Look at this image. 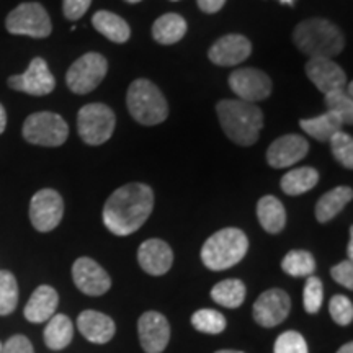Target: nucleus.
<instances>
[{
    "label": "nucleus",
    "mask_w": 353,
    "mask_h": 353,
    "mask_svg": "<svg viewBox=\"0 0 353 353\" xmlns=\"http://www.w3.org/2000/svg\"><path fill=\"white\" fill-rule=\"evenodd\" d=\"M198 7L205 13H216L224 7L226 0H196Z\"/></svg>",
    "instance_id": "41"
},
{
    "label": "nucleus",
    "mask_w": 353,
    "mask_h": 353,
    "mask_svg": "<svg viewBox=\"0 0 353 353\" xmlns=\"http://www.w3.org/2000/svg\"><path fill=\"white\" fill-rule=\"evenodd\" d=\"M6 28L8 33L30 38H48L52 32L50 15L38 2H25L13 8L6 20Z\"/></svg>",
    "instance_id": "8"
},
{
    "label": "nucleus",
    "mask_w": 353,
    "mask_h": 353,
    "mask_svg": "<svg viewBox=\"0 0 353 353\" xmlns=\"http://www.w3.org/2000/svg\"><path fill=\"white\" fill-rule=\"evenodd\" d=\"M330 149H332L334 157L337 159L341 164L345 167V169L352 170L353 169V139L350 134L347 132L339 131L337 134H334L332 138L329 139Z\"/></svg>",
    "instance_id": "34"
},
{
    "label": "nucleus",
    "mask_w": 353,
    "mask_h": 353,
    "mask_svg": "<svg viewBox=\"0 0 353 353\" xmlns=\"http://www.w3.org/2000/svg\"><path fill=\"white\" fill-rule=\"evenodd\" d=\"M128 3H138V2H141V0H126Z\"/></svg>",
    "instance_id": "47"
},
{
    "label": "nucleus",
    "mask_w": 353,
    "mask_h": 353,
    "mask_svg": "<svg viewBox=\"0 0 353 353\" xmlns=\"http://www.w3.org/2000/svg\"><path fill=\"white\" fill-rule=\"evenodd\" d=\"M77 329L88 342L99 343V345L108 343L117 332V325L112 317L94 309H87L79 314Z\"/></svg>",
    "instance_id": "20"
},
{
    "label": "nucleus",
    "mask_w": 353,
    "mask_h": 353,
    "mask_svg": "<svg viewBox=\"0 0 353 353\" xmlns=\"http://www.w3.org/2000/svg\"><path fill=\"white\" fill-rule=\"evenodd\" d=\"M92 0H63V12L64 17L70 21H76L85 15V12L90 7Z\"/></svg>",
    "instance_id": "40"
},
{
    "label": "nucleus",
    "mask_w": 353,
    "mask_h": 353,
    "mask_svg": "<svg viewBox=\"0 0 353 353\" xmlns=\"http://www.w3.org/2000/svg\"><path fill=\"white\" fill-rule=\"evenodd\" d=\"M172 2H176V0H172Z\"/></svg>",
    "instance_id": "49"
},
{
    "label": "nucleus",
    "mask_w": 353,
    "mask_h": 353,
    "mask_svg": "<svg viewBox=\"0 0 353 353\" xmlns=\"http://www.w3.org/2000/svg\"><path fill=\"white\" fill-rule=\"evenodd\" d=\"M306 76L316 88L324 95L334 90H341L347 85V76L343 69L332 59H309L306 64Z\"/></svg>",
    "instance_id": "17"
},
{
    "label": "nucleus",
    "mask_w": 353,
    "mask_h": 353,
    "mask_svg": "<svg viewBox=\"0 0 353 353\" xmlns=\"http://www.w3.org/2000/svg\"><path fill=\"white\" fill-rule=\"evenodd\" d=\"M319 182V172L314 167H299L293 169L281 179V190L290 196L303 195L312 190Z\"/></svg>",
    "instance_id": "28"
},
{
    "label": "nucleus",
    "mask_w": 353,
    "mask_h": 353,
    "mask_svg": "<svg viewBox=\"0 0 353 353\" xmlns=\"http://www.w3.org/2000/svg\"><path fill=\"white\" fill-rule=\"evenodd\" d=\"M6 128H7V113H6V108L2 107V103H0V134L6 131Z\"/></svg>",
    "instance_id": "42"
},
{
    "label": "nucleus",
    "mask_w": 353,
    "mask_h": 353,
    "mask_svg": "<svg viewBox=\"0 0 353 353\" xmlns=\"http://www.w3.org/2000/svg\"><path fill=\"white\" fill-rule=\"evenodd\" d=\"M19 304V283L12 272L0 270V316H10Z\"/></svg>",
    "instance_id": "31"
},
{
    "label": "nucleus",
    "mask_w": 353,
    "mask_h": 353,
    "mask_svg": "<svg viewBox=\"0 0 353 353\" xmlns=\"http://www.w3.org/2000/svg\"><path fill=\"white\" fill-rule=\"evenodd\" d=\"M0 353H34L33 343L25 335H12L6 343H2Z\"/></svg>",
    "instance_id": "39"
},
{
    "label": "nucleus",
    "mask_w": 353,
    "mask_h": 353,
    "mask_svg": "<svg viewBox=\"0 0 353 353\" xmlns=\"http://www.w3.org/2000/svg\"><path fill=\"white\" fill-rule=\"evenodd\" d=\"M299 126H301V130L306 132L307 136L321 141V143H325V141H329L334 134H337L339 131H342V128L345 125H343L337 114L325 112L316 118L301 120L299 121Z\"/></svg>",
    "instance_id": "27"
},
{
    "label": "nucleus",
    "mask_w": 353,
    "mask_h": 353,
    "mask_svg": "<svg viewBox=\"0 0 353 353\" xmlns=\"http://www.w3.org/2000/svg\"><path fill=\"white\" fill-rule=\"evenodd\" d=\"M250 52H252V43L244 34L231 33L219 38L210 48L208 57L213 64L229 68V65L241 64L242 61H245L250 56Z\"/></svg>",
    "instance_id": "18"
},
{
    "label": "nucleus",
    "mask_w": 353,
    "mask_h": 353,
    "mask_svg": "<svg viewBox=\"0 0 353 353\" xmlns=\"http://www.w3.org/2000/svg\"><path fill=\"white\" fill-rule=\"evenodd\" d=\"M229 87L239 97V100L257 103L268 99L272 94V79L263 70L254 68H242L234 70L229 76Z\"/></svg>",
    "instance_id": "11"
},
{
    "label": "nucleus",
    "mask_w": 353,
    "mask_h": 353,
    "mask_svg": "<svg viewBox=\"0 0 353 353\" xmlns=\"http://www.w3.org/2000/svg\"><path fill=\"white\" fill-rule=\"evenodd\" d=\"M211 298L219 306L236 309L242 306V303L245 301V285L241 280H236V278L223 280L213 286Z\"/></svg>",
    "instance_id": "29"
},
{
    "label": "nucleus",
    "mask_w": 353,
    "mask_h": 353,
    "mask_svg": "<svg viewBox=\"0 0 353 353\" xmlns=\"http://www.w3.org/2000/svg\"><path fill=\"white\" fill-rule=\"evenodd\" d=\"M21 132L26 143L44 145V148H57L68 139L69 126L57 113L38 112L26 118Z\"/></svg>",
    "instance_id": "6"
},
{
    "label": "nucleus",
    "mask_w": 353,
    "mask_h": 353,
    "mask_svg": "<svg viewBox=\"0 0 353 353\" xmlns=\"http://www.w3.org/2000/svg\"><path fill=\"white\" fill-rule=\"evenodd\" d=\"M307 152V139L299 134H286L273 141L267 151V162L273 169H286L303 161Z\"/></svg>",
    "instance_id": "16"
},
{
    "label": "nucleus",
    "mask_w": 353,
    "mask_h": 353,
    "mask_svg": "<svg viewBox=\"0 0 353 353\" xmlns=\"http://www.w3.org/2000/svg\"><path fill=\"white\" fill-rule=\"evenodd\" d=\"M278 2L285 3V6H293V3L296 2V0H278Z\"/></svg>",
    "instance_id": "45"
},
{
    "label": "nucleus",
    "mask_w": 353,
    "mask_h": 353,
    "mask_svg": "<svg viewBox=\"0 0 353 353\" xmlns=\"http://www.w3.org/2000/svg\"><path fill=\"white\" fill-rule=\"evenodd\" d=\"M44 343L51 350H64L74 339L72 321L65 314H54L44 327Z\"/></svg>",
    "instance_id": "26"
},
{
    "label": "nucleus",
    "mask_w": 353,
    "mask_h": 353,
    "mask_svg": "<svg viewBox=\"0 0 353 353\" xmlns=\"http://www.w3.org/2000/svg\"><path fill=\"white\" fill-rule=\"evenodd\" d=\"M0 350H2V342H0Z\"/></svg>",
    "instance_id": "48"
},
{
    "label": "nucleus",
    "mask_w": 353,
    "mask_h": 353,
    "mask_svg": "<svg viewBox=\"0 0 353 353\" xmlns=\"http://www.w3.org/2000/svg\"><path fill=\"white\" fill-rule=\"evenodd\" d=\"M337 353H353V343L348 342V343H345V345H342L341 348H339Z\"/></svg>",
    "instance_id": "44"
},
{
    "label": "nucleus",
    "mask_w": 353,
    "mask_h": 353,
    "mask_svg": "<svg viewBox=\"0 0 353 353\" xmlns=\"http://www.w3.org/2000/svg\"><path fill=\"white\" fill-rule=\"evenodd\" d=\"M64 216L63 196L52 188L37 192L30 201V221L38 232H51L59 226Z\"/></svg>",
    "instance_id": "10"
},
{
    "label": "nucleus",
    "mask_w": 353,
    "mask_h": 353,
    "mask_svg": "<svg viewBox=\"0 0 353 353\" xmlns=\"http://www.w3.org/2000/svg\"><path fill=\"white\" fill-rule=\"evenodd\" d=\"M214 353H244V352H239V350H219V352H214Z\"/></svg>",
    "instance_id": "46"
},
{
    "label": "nucleus",
    "mask_w": 353,
    "mask_h": 353,
    "mask_svg": "<svg viewBox=\"0 0 353 353\" xmlns=\"http://www.w3.org/2000/svg\"><path fill=\"white\" fill-rule=\"evenodd\" d=\"M141 347L145 353H162L170 341V324L164 314L145 311L138 321Z\"/></svg>",
    "instance_id": "15"
},
{
    "label": "nucleus",
    "mask_w": 353,
    "mask_h": 353,
    "mask_svg": "<svg viewBox=\"0 0 353 353\" xmlns=\"http://www.w3.org/2000/svg\"><path fill=\"white\" fill-rule=\"evenodd\" d=\"M293 41L309 59H332L341 54L345 38L337 25L325 19H309L299 23L293 32Z\"/></svg>",
    "instance_id": "3"
},
{
    "label": "nucleus",
    "mask_w": 353,
    "mask_h": 353,
    "mask_svg": "<svg viewBox=\"0 0 353 353\" xmlns=\"http://www.w3.org/2000/svg\"><path fill=\"white\" fill-rule=\"evenodd\" d=\"M92 25L100 34H103L105 38L110 41L123 44L126 43L131 37L130 25L121 19L117 13L108 12V10H100L97 12L92 19Z\"/></svg>",
    "instance_id": "23"
},
{
    "label": "nucleus",
    "mask_w": 353,
    "mask_h": 353,
    "mask_svg": "<svg viewBox=\"0 0 353 353\" xmlns=\"http://www.w3.org/2000/svg\"><path fill=\"white\" fill-rule=\"evenodd\" d=\"M126 105L131 117L144 126H156L169 117L164 94L148 79H138L128 88Z\"/></svg>",
    "instance_id": "5"
},
{
    "label": "nucleus",
    "mask_w": 353,
    "mask_h": 353,
    "mask_svg": "<svg viewBox=\"0 0 353 353\" xmlns=\"http://www.w3.org/2000/svg\"><path fill=\"white\" fill-rule=\"evenodd\" d=\"M57 304H59V294L50 285H41L33 291L28 303L23 309L25 319L33 324H43L48 322L56 314Z\"/></svg>",
    "instance_id": "21"
},
{
    "label": "nucleus",
    "mask_w": 353,
    "mask_h": 353,
    "mask_svg": "<svg viewBox=\"0 0 353 353\" xmlns=\"http://www.w3.org/2000/svg\"><path fill=\"white\" fill-rule=\"evenodd\" d=\"M325 107L327 112L337 114L343 125H352L353 121V100L352 95L347 94L345 88L334 90L325 95Z\"/></svg>",
    "instance_id": "33"
},
{
    "label": "nucleus",
    "mask_w": 353,
    "mask_h": 353,
    "mask_svg": "<svg viewBox=\"0 0 353 353\" xmlns=\"http://www.w3.org/2000/svg\"><path fill=\"white\" fill-rule=\"evenodd\" d=\"M291 311V298L285 290L272 288L263 291L254 303V321L262 327L281 324Z\"/></svg>",
    "instance_id": "13"
},
{
    "label": "nucleus",
    "mask_w": 353,
    "mask_h": 353,
    "mask_svg": "<svg viewBox=\"0 0 353 353\" xmlns=\"http://www.w3.org/2000/svg\"><path fill=\"white\" fill-rule=\"evenodd\" d=\"M281 268L290 276L307 278L316 272V260L307 250H291L285 255Z\"/></svg>",
    "instance_id": "30"
},
{
    "label": "nucleus",
    "mask_w": 353,
    "mask_h": 353,
    "mask_svg": "<svg viewBox=\"0 0 353 353\" xmlns=\"http://www.w3.org/2000/svg\"><path fill=\"white\" fill-rule=\"evenodd\" d=\"M322 301H324V286H322L321 278L314 275L307 276L303 291V306L306 309V312H309V314L319 312Z\"/></svg>",
    "instance_id": "35"
},
{
    "label": "nucleus",
    "mask_w": 353,
    "mask_h": 353,
    "mask_svg": "<svg viewBox=\"0 0 353 353\" xmlns=\"http://www.w3.org/2000/svg\"><path fill=\"white\" fill-rule=\"evenodd\" d=\"M185 34H187V21L179 13H165L159 17L152 25L154 39L165 46L179 43Z\"/></svg>",
    "instance_id": "24"
},
{
    "label": "nucleus",
    "mask_w": 353,
    "mask_h": 353,
    "mask_svg": "<svg viewBox=\"0 0 353 353\" xmlns=\"http://www.w3.org/2000/svg\"><path fill=\"white\" fill-rule=\"evenodd\" d=\"M117 118L105 103H88L79 110L77 131L85 144L100 145L112 138Z\"/></svg>",
    "instance_id": "7"
},
{
    "label": "nucleus",
    "mask_w": 353,
    "mask_h": 353,
    "mask_svg": "<svg viewBox=\"0 0 353 353\" xmlns=\"http://www.w3.org/2000/svg\"><path fill=\"white\" fill-rule=\"evenodd\" d=\"M154 208V192L145 183L123 185L103 206V224L114 236H130L143 228Z\"/></svg>",
    "instance_id": "1"
},
{
    "label": "nucleus",
    "mask_w": 353,
    "mask_h": 353,
    "mask_svg": "<svg viewBox=\"0 0 353 353\" xmlns=\"http://www.w3.org/2000/svg\"><path fill=\"white\" fill-rule=\"evenodd\" d=\"M192 325L198 332L203 334H221L226 329L228 321L221 312L214 309H198L195 314L192 316Z\"/></svg>",
    "instance_id": "32"
},
{
    "label": "nucleus",
    "mask_w": 353,
    "mask_h": 353,
    "mask_svg": "<svg viewBox=\"0 0 353 353\" xmlns=\"http://www.w3.org/2000/svg\"><path fill=\"white\" fill-rule=\"evenodd\" d=\"M74 283L87 296H101L112 288V278L90 257H79L72 265Z\"/></svg>",
    "instance_id": "14"
},
{
    "label": "nucleus",
    "mask_w": 353,
    "mask_h": 353,
    "mask_svg": "<svg viewBox=\"0 0 353 353\" xmlns=\"http://www.w3.org/2000/svg\"><path fill=\"white\" fill-rule=\"evenodd\" d=\"M108 72V61L99 52H87L70 65L65 82L74 94L85 95L100 85Z\"/></svg>",
    "instance_id": "9"
},
{
    "label": "nucleus",
    "mask_w": 353,
    "mask_h": 353,
    "mask_svg": "<svg viewBox=\"0 0 353 353\" xmlns=\"http://www.w3.org/2000/svg\"><path fill=\"white\" fill-rule=\"evenodd\" d=\"M353 198V190L350 187H337L324 193L316 205V218L319 223H329L345 208L347 203Z\"/></svg>",
    "instance_id": "25"
},
{
    "label": "nucleus",
    "mask_w": 353,
    "mask_h": 353,
    "mask_svg": "<svg viewBox=\"0 0 353 353\" xmlns=\"http://www.w3.org/2000/svg\"><path fill=\"white\" fill-rule=\"evenodd\" d=\"M329 312L335 324L350 325L353 321V303L343 294H335L329 301Z\"/></svg>",
    "instance_id": "36"
},
{
    "label": "nucleus",
    "mask_w": 353,
    "mask_h": 353,
    "mask_svg": "<svg viewBox=\"0 0 353 353\" xmlns=\"http://www.w3.org/2000/svg\"><path fill=\"white\" fill-rule=\"evenodd\" d=\"M249 239L241 229L226 228L214 232L201 247V260L206 268L223 272L234 267L245 257Z\"/></svg>",
    "instance_id": "4"
},
{
    "label": "nucleus",
    "mask_w": 353,
    "mask_h": 353,
    "mask_svg": "<svg viewBox=\"0 0 353 353\" xmlns=\"http://www.w3.org/2000/svg\"><path fill=\"white\" fill-rule=\"evenodd\" d=\"M138 262L145 273L152 276L165 275L174 263V252L170 245L162 239H149L141 244Z\"/></svg>",
    "instance_id": "19"
},
{
    "label": "nucleus",
    "mask_w": 353,
    "mask_h": 353,
    "mask_svg": "<svg viewBox=\"0 0 353 353\" xmlns=\"http://www.w3.org/2000/svg\"><path fill=\"white\" fill-rule=\"evenodd\" d=\"M330 275L339 285H342L343 288L353 290V263L352 260H343V262L337 263L330 270Z\"/></svg>",
    "instance_id": "38"
},
{
    "label": "nucleus",
    "mask_w": 353,
    "mask_h": 353,
    "mask_svg": "<svg viewBox=\"0 0 353 353\" xmlns=\"http://www.w3.org/2000/svg\"><path fill=\"white\" fill-rule=\"evenodd\" d=\"M8 87L17 92H23V94L44 97L51 94L56 87V79L48 68L46 61L43 57H34L30 63L28 69L19 76L8 77Z\"/></svg>",
    "instance_id": "12"
},
{
    "label": "nucleus",
    "mask_w": 353,
    "mask_h": 353,
    "mask_svg": "<svg viewBox=\"0 0 353 353\" xmlns=\"http://www.w3.org/2000/svg\"><path fill=\"white\" fill-rule=\"evenodd\" d=\"M273 353H309L307 343L296 330H286L276 339Z\"/></svg>",
    "instance_id": "37"
},
{
    "label": "nucleus",
    "mask_w": 353,
    "mask_h": 353,
    "mask_svg": "<svg viewBox=\"0 0 353 353\" xmlns=\"http://www.w3.org/2000/svg\"><path fill=\"white\" fill-rule=\"evenodd\" d=\"M353 257V229L350 228V239H348V260Z\"/></svg>",
    "instance_id": "43"
},
{
    "label": "nucleus",
    "mask_w": 353,
    "mask_h": 353,
    "mask_svg": "<svg viewBox=\"0 0 353 353\" xmlns=\"http://www.w3.org/2000/svg\"><path fill=\"white\" fill-rule=\"evenodd\" d=\"M257 218L260 226L267 232H281L286 224V211L283 203L273 195L262 196L257 203Z\"/></svg>",
    "instance_id": "22"
},
{
    "label": "nucleus",
    "mask_w": 353,
    "mask_h": 353,
    "mask_svg": "<svg viewBox=\"0 0 353 353\" xmlns=\"http://www.w3.org/2000/svg\"><path fill=\"white\" fill-rule=\"evenodd\" d=\"M223 131L232 143L252 145L263 128V113L255 103L244 100H221L216 105Z\"/></svg>",
    "instance_id": "2"
}]
</instances>
